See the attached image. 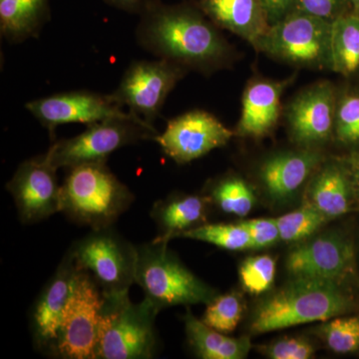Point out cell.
I'll list each match as a JSON object with an SVG mask.
<instances>
[{
    "instance_id": "cell-1",
    "label": "cell",
    "mask_w": 359,
    "mask_h": 359,
    "mask_svg": "<svg viewBox=\"0 0 359 359\" xmlns=\"http://www.w3.org/2000/svg\"><path fill=\"white\" fill-rule=\"evenodd\" d=\"M140 15L137 42L156 58L202 72L219 69L230 59V45L200 7L151 0Z\"/></svg>"
},
{
    "instance_id": "cell-2",
    "label": "cell",
    "mask_w": 359,
    "mask_h": 359,
    "mask_svg": "<svg viewBox=\"0 0 359 359\" xmlns=\"http://www.w3.org/2000/svg\"><path fill=\"white\" fill-rule=\"evenodd\" d=\"M359 311L349 287L330 280L292 278L257 304L250 332L266 334L304 323L327 321Z\"/></svg>"
},
{
    "instance_id": "cell-3",
    "label": "cell",
    "mask_w": 359,
    "mask_h": 359,
    "mask_svg": "<svg viewBox=\"0 0 359 359\" xmlns=\"http://www.w3.org/2000/svg\"><path fill=\"white\" fill-rule=\"evenodd\" d=\"M134 196L106 165L87 163L67 169L61 185V210L93 231L110 228L128 210Z\"/></svg>"
},
{
    "instance_id": "cell-4",
    "label": "cell",
    "mask_w": 359,
    "mask_h": 359,
    "mask_svg": "<svg viewBox=\"0 0 359 359\" xmlns=\"http://www.w3.org/2000/svg\"><path fill=\"white\" fill-rule=\"evenodd\" d=\"M135 283L158 311L168 306L208 304L218 295L181 263L167 244L137 248Z\"/></svg>"
},
{
    "instance_id": "cell-5",
    "label": "cell",
    "mask_w": 359,
    "mask_h": 359,
    "mask_svg": "<svg viewBox=\"0 0 359 359\" xmlns=\"http://www.w3.org/2000/svg\"><path fill=\"white\" fill-rule=\"evenodd\" d=\"M159 311L146 299L133 304L129 294L105 297L96 359L153 358L157 347L154 323Z\"/></svg>"
},
{
    "instance_id": "cell-6",
    "label": "cell",
    "mask_w": 359,
    "mask_h": 359,
    "mask_svg": "<svg viewBox=\"0 0 359 359\" xmlns=\"http://www.w3.org/2000/svg\"><path fill=\"white\" fill-rule=\"evenodd\" d=\"M157 135L154 125L130 113L87 125L81 134L53 142L46 153L56 169L67 170L87 163L107 162L118 149L142 140H154Z\"/></svg>"
},
{
    "instance_id": "cell-7",
    "label": "cell",
    "mask_w": 359,
    "mask_h": 359,
    "mask_svg": "<svg viewBox=\"0 0 359 359\" xmlns=\"http://www.w3.org/2000/svg\"><path fill=\"white\" fill-rule=\"evenodd\" d=\"M332 25L294 11L271 26L254 48L297 67L330 70Z\"/></svg>"
},
{
    "instance_id": "cell-8",
    "label": "cell",
    "mask_w": 359,
    "mask_h": 359,
    "mask_svg": "<svg viewBox=\"0 0 359 359\" xmlns=\"http://www.w3.org/2000/svg\"><path fill=\"white\" fill-rule=\"evenodd\" d=\"M104 304L102 290L86 271L77 268L53 353L67 359H96Z\"/></svg>"
},
{
    "instance_id": "cell-9",
    "label": "cell",
    "mask_w": 359,
    "mask_h": 359,
    "mask_svg": "<svg viewBox=\"0 0 359 359\" xmlns=\"http://www.w3.org/2000/svg\"><path fill=\"white\" fill-rule=\"evenodd\" d=\"M69 254L78 269L89 273L105 297L129 294L135 283L137 248L107 229L93 231Z\"/></svg>"
},
{
    "instance_id": "cell-10",
    "label": "cell",
    "mask_w": 359,
    "mask_h": 359,
    "mask_svg": "<svg viewBox=\"0 0 359 359\" xmlns=\"http://www.w3.org/2000/svg\"><path fill=\"white\" fill-rule=\"evenodd\" d=\"M186 73V68L166 59L134 61L110 96L132 114L154 125L168 95Z\"/></svg>"
},
{
    "instance_id": "cell-11",
    "label": "cell",
    "mask_w": 359,
    "mask_h": 359,
    "mask_svg": "<svg viewBox=\"0 0 359 359\" xmlns=\"http://www.w3.org/2000/svg\"><path fill=\"white\" fill-rule=\"evenodd\" d=\"M285 264L292 278H320L346 287L356 276L353 243L339 231L323 233L297 245Z\"/></svg>"
},
{
    "instance_id": "cell-12",
    "label": "cell",
    "mask_w": 359,
    "mask_h": 359,
    "mask_svg": "<svg viewBox=\"0 0 359 359\" xmlns=\"http://www.w3.org/2000/svg\"><path fill=\"white\" fill-rule=\"evenodd\" d=\"M216 116L205 110H192L167 123L154 140L177 164L184 165L224 147L235 136Z\"/></svg>"
},
{
    "instance_id": "cell-13",
    "label": "cell",
    "mask_w": 359,
    "mask_h": 359,
    "mask_svg": "<svg viewBox=\"0 0 359 359\" xmlns=\"http://www.w3.org/2000/svg\"><path fill=\"white\" fill-rule=\"evenodd\" d=\"M56 172L47 153L26 160L18 168L6 188L21 222L39 223L60 212L61 186Z\"/></svg>"
},
{
    "instance_id": "cell-14",
    "label": "cell",
    "mask_w": 359,
    "mask_h": 359,
    "mask_svg": "<svg viewBox=\"0 0 359 359\" xmlns=\"http://www.w3.org/2000/svg\"><path fill=\"white\" fill-rule=\"evenodd\" d=\"M25 108L48 130L51 137H54L55 129L60 125L72 123L90 125L130 114L122 110L121 106L111 98L110 94L103 95L87 90L43 97L30 101Z\"/></svg>"
},
{
    "instance_id": "cell-15",
    "label": "cell",
    "mask_w": 359,
    "mask_h": 359,
    "mask_svg": "<svg viewBox=\"0 0 359 359\" xmlns=\"http://www.w3.org/2000/svg\"><path fill=\"white\" fill-rule=\"evenodd\" d=\"M337 103V91L328 81L299 92L285 111L292 140L302 148L327 143L334 134Z\"/></svg>"
},
{
    "instance_id": "cell-16",
    "label": "cell",
    "mask_w": 359,
    "mask_h": 359,
    "mask_svg": "<svg viewBox=\"0 0 359 359\" xmlns=\"http://www.w3.org/2000/svg\"><path fill=\"white\" fill-rule=\"evenodd\" d=\"M325 161L316 148L276 153L262 163L259 179L269 197L282 202L294 197Z\"/></svg>"
},
{
    "instance_id": "cell-17",
    "label": "cell",
    "mask_w": 359,
    "mask_h": 359,
    "mask_svg": "<svg viewBox=\"0 0 359 359\" xmlns=\"http://www.w3.org/2000/svg\"><path fill=\"white\" fill-rule=\"evenodd\" d=\"M292 81L264 78L250 80L243 93L242 113L235 134L256 139L271 134L280 119L283 91Z\"/></svg>"
},
{
    "instance_id": "cell-18",
    "label": "cell",
    "mask_w": 359,
    "mask_h": 359,
    "mask_svg": "<svg viewBox=\"0 0 359 359\" xmlns=\"http://www.w3.org/2000/svg\"><path fill=\"white\" fill-rule=\"evenodd\" d=\"M77 266L68 252L35 304L32 332L37 347L53 353L63 309L72 290Z\"/></svg>"
},
{
    "instance_id": "cell-19",
    "label": "cell",
    "mask_w": 359,
    "mask_h": 359,
    "mask_svg": "<svg viewBox=\"0 0 359 359\" xmlns=\"http://www.w3.org/2000/svg\"><path fill=\"white\" fill-rule=\"evenodd\" d=\"M306 199L330 221L351 211L355 199L344 160H325L318 167L309 181Z\"/></svg>"
},
{
    "instance_id": "cell-20",
    "label": "cell",
    "mask_w": 359,
    "mask_h": 359,
    "mask_svg": "<svg viewBox=\"0 0 359 359\" xmlns=\"http://www.w3.org/2000/svg\"><path fill=\"white\" fill-rule=\"evenodd\" d=\"M201 11L218 27L255 46L269 28L262 0H199Z\"/></svg>"
},
{
    "instance_id": "cell-21",
    "label": "cell",
    "mask_w": 359,
    "mask_h": 359,
    "mask_svg": "<svg viewBox=\"0 0 359 359\" xmlns=\"http://www.w3.org/2000/svg\"><path fill=\"white\" fill-rule=\"evenodd\" d=\"M211 202L210 197L186 195L155 203L152 218L158 224L160 235L153 243L168 244L171 238L182 237L187 231L201 226Z\"/></svg>"
},
{
    "instance_id": "cell-22",
    "label": "cell",
    "mask_w": 359,
    "mask_h": 359,
    "mask_svg": "<svg viewBox=\"0 0 359 359\" xmlns=\"http://www.w3.org/2000/svg\"><path fill=\"white\" fill-rule=\"evenodd\" d=\"M49 20V0H0V32L11 43L36 39Z\"/></svg>"
},
{
    "instance_id": "cell-23",
    "label": "cell",
    "mask_w": 359,
    "mask_h": 359,
    "mask_svg": "<svg viewBox=\"0 0 359 359\" xmlns=\"http://www.w3.org/2000/svg\"><path fill=\"white\" fill-rule=\"evenodd\" d=\"M187 339L196 354L204 359H244L252 348L249 337H228L198 320L190 309L184 316Z\"/></svg>"
},
{
    "instance_id": "cell-24",
    "label": "cell",
    "mask_w": 359,
    "mask_h": 359,
    "mask_svg": "<svg viewBox=\"0 0 359 359\" xmlns=\"http://www.w3.org/2000/svg\"><path fill=\"white\" fill-rule=\"evenodd\" d=\"M330 70L344 76L359 70V15L353 11L332 22Z\"/></svg>"
},
{
    "instance_id": "cell-25",
    "label": "cell",
    "mask_w": 359,
    "mask_h": 359,
    "mask_svg": "<svg viewBox=\"0 0 359 359\" xmlns=\"http://www.w3.org/2000/svg\"><path fill=\"white\" fill-rule=\"evenodd\" d=\"M210 199L226 214L247 216L256 204L252 187L238 177H226L212 187Z\"/></svg>"
},
{
    "instance_id": "cell-26",
    "label": "cell",
    "mask_w": 359,
    "mask_h": 359,
    "mask_svg": "<svg viewBox=\"0 0 359 359\" xmlns=\"http://www.w3.org/2000/svg\"><path fill=\"white\" fill-rule=\"evenodd\" d=\"M182 237L201 241L231 252L250 249L249 233L240 223L201 224L187 231Z\"/></svg>"
},
{
    "instance_id": "cell-27",
    "label": "cell",
    "mask_w": 359,
    "mask_h": 359,
    "mask_svg": "<svg viewBox=\"0 0 359 359\" xmlns=\"http://www.w3.org/2000/svg\"><path fill=\"white\" fill-rule=\"evenodd\" d=\"M280 241L297 243L306 240L320 230L330 219L313 205L306 203L302 208L276 219Z\"/></svg>"
},
{
    "instance_id": "cell-28",
    "label": "cell",
    "mask_w": 359,
    "mask_h": 359,
    "mask_svg": "<svg viewBox=\"0 0 359 359\" xmlns=\"http://www.w3.org/2000/svg\"><path fill=\"white\" fill-rule=\"evenodd\" d=\"M316 334L334 353H356L359 351V314L323 321L316 328Z\"/></svg>"
},
{
    "instance_id": "cell-29",
    "label": "cell",
    "mask_w": 359,
    "mask_h": 359,
    "mask_svg": "<svg viewBox=\"0 0 359 359\" xmlns=\"http://www.w3.org/2000/svg\"><path fill=\"white\" fill-rule=\"evenodd\" d=\"M244 301L238 292L217 295L207 304L204 316L201 318L208 327L223 334H231L242 320Z\"/></svg>"
},
{
    "instance_id": "cell-30",
    "label": "cell",
    "mask_w": 359,
    "mask_h": 359,
    "mask_svg": "<svg viewBox=\"0 0 359 359\" xmlns=\"http://www.w3.org/2000/svg\"><path fill=\"white\" fill-rule=\"evenodd\" d=\"M276 266L273 257L268 255L248 257L241 264L240 280L243 287L252 294L268 292L273 285Z\"/></svg>"
},
{
    "instance_id": "cell-31",
    "label": "cell",
    "mask_w": 359,
    "mask_h": 359,
    "mask_svg": "<svg viewBox=\"0 0 359 359\" xmlns=\"http://www.w3.org/2000/svg\"><path fill=\"white\" fill-rule=\"evenodd\" d=\"M334 135L340 143L359 144V92L337 95Z\"/></svg>"
},
{
    "instance_id": "cell-32",
    "label": "cell",
    "mask_w": 359,
    "mask_h": 359,
    "mask_svg": "<svg viewBox=\"0 0 359 359\" xmlns=\"http://www.w3.org/2000/svg\"><path fill=\"white\" fill-rule=\"evenodd\" d=\"M259 351L271 359H309L313 358L316 353L311 341L297 337H285L275 340L259 346Z\"/></svg>"
},
{
    "instance_id": "cell-33",
    "label": "cell",
    "mask_w": 359,
    "mask_h": 359,
    "mask_svg": "<svg viewBox=\"0 0 359 359\" xmlns=\"http://www.w3.org/2000/svg\"><path fill=\"white\" fill-rule=\"evenodd\" d=\"M349 0H295V11L316 16L332 23L349 13Z\"/></svg>"
},
{
    "instance_id": "cell-34",
    "label": "cell",
    "mask_w": 359,
    "mask_h": 359,
    "mask_svg": "<svg viewBox=\"0 0 359 359\" xmlns=\"http://www.w3.org/2000/svg\"><path fill=\"white\" fill-rule=\"evenodd\" d=\"M247 230L250 238V249L263 250L280 241L276 219H252L238 222Z\"/></svg>"
},
{
    "instance_id": "cell-35",
    "label": "cell",
    "mask_w": 359,
    "mask_h": 359,
    "mask_svg": "<svg viewBox=\"0 0 359 359\" xmlns=\"http://www.w3.org/2000/svg\"><path fill=\"white\" fill-rule=\"evenodd\" d=\"M262 2L269 27L295 11V0H262Z\"/></svg>"
},
{
    "instance_id": "cell-36",
    "label": "cell",
    "mask_w": 359,
    "mask_h": 359,
    "mask_svg": "<svg viewBox=\"0 0 359 359\" xmlns=\"http://www.w3.org/2000/svg\"><path fill=\"white\" fill-rule=\"evenodd\" d=\"M342 160H344L347 172H348L349 179H351V186H353L354 199H355V202L359 203V152L353 153Z\"/></svg>"
},
{
    "instance_id": "cell-37",
    "label": "cell",
    "mask_w": 359,
    "mask_h": 359,
    "mask_svg": "<svg viewBox=\"0 0 359 359\" xmlns=\"http://www.w3.org/2000/svg\"><path fill=\"white\" fill-rule=\"evenodd\" d=\"M105 1L122 11L141 13L151 0H105Z\"/></svg>"
},
{
    "instance_id": "cell-38",
    "label": "cell",
    "mask_w": 359,
    "mask_h": 359,
    "mask_svg": "<svg viewBox=\"0 0 359 359\" xmlns=\"http://www.w3.org/2000/svg\"><path fill=\"white\" fill-rule=\"evenodd\" d=\"M349 1L353 6V13H356L359 9V0H349Z\"/></svg>"
},
{
    "instance_id": "cell-39",
    "label": "cell",
    "mask_w": 359,
    "mask_h": 359,
    "mask_svg": "<svg viewBox=\"0 0 359 359\" xmlns=\"http://www.w3.org/2000/svg\"><path fill=\"white\" fill-rule=\"evenodd\" d=\"M356 13V14H358V15H359V9L358 11H356V13Z\"/></svg>"
}]
</instances>
